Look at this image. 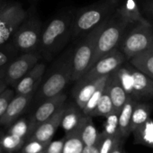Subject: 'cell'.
<instances>
[{
	"label": "cell",
	"mask_w": 153,
	"mask_h": 153,
	"mask_svg": "<svg viewBox=\"0 0 153 153\" xmlns=\"http://www.w3.org/2000/svg\"><path fill=\"white\" fill-rule=\"evenodd\" d=\"M84 143L75 130L66 133L62 153H82Z\"/></svg>",
	"instance_id": "d4e9b609"
},
{
	"label": "cell",
	"mask_w": 153,
	"mask_h": 153,
	"mask_svg": "<svg viewBox=\"0 0 153 153\" xmlns=\"http://www.w3.org/2000/svg\"><path fill=\"white\" fill-rule=\"evenodd\" d=\"M30 127H31V124L30 123L26 121V119H20L12 125V127L9 129L8 133L25 138L26 134L28 133Z\"/></svg>",
	"instance_id": "1f68e13d"
},
{
	"label": "cell",
	"mask_w": 153,
	"mask_h": 153,
	"mask_svg": "<svg viewBox=\"0 0 153 153\" xmlns=\"http://www.w3.org/2000/svg\"><path fill=\"white\" fill-rule=\"evenodd\" d=\"M42 30V22L38 17L25 19L13 33L10 42L19 53L37 52Z\"/></svg>",
	"instance_id": "8992f818"
},
{
	"label": "cell",
	"mask_w": 153,
	"mask_h": 153,
	"mask_svg": "<svg viewBox=\"0 0 153 153\" xmlns=\"http://www.w3.org/2000/svg\"><path fill=\"white\" fill-rule=\"evenodd\" d=\"M39 153H45V150L44 151H42V152H39Z\"/></svg>",
	"instance_id": "7bdbcfd3"
},
{
	"label": "cell",
	"mask_w": 153,
	"mask_h": 153,
	"mask_svg": "<svg viewBox=\"0 0 153 153\" xmlns=\"http://www.w3.org/2000/svg\"><path fill=\"white\" fill-rule=\"evenodd\" d=\"M46 65L44 63H37L30 71H28L23 78L16 84L15 92L16 95L35 94L39 88L42 76L45 73Z\"/></svg>",
	"instance_id": "7c38bea8"
},
{
	"label": "cell",
	"mask_w": 153,
	"mask_h": 153,
	"mask_svg": "<svg viewBox=\"0 0 153 153\" xmlns=\"http://www.w3.org/2000/svg\"><path fill=\"white\" fill-rule=\"evenodd\" d=\"M115 72L128 96L136 101L153 98V80L133 66H120Z\"/></svg>",
	"instance_id": "277c9868"
},
{
	"label": "cell",
	"mask_w": 153,
	"mask_h": 153,
	"mask_svg": "<svg viewBox=\"0 0 153 153\" xmlns=\"http://www.w3.org/2000/svg\"><path fill=\"white\" fill-rule=\"evenodd\" d=\"M16 96V92L14 89L7 88L1 94H0V119L4 115L10 101Z\"/></svg>",
	"instance_id": "d6a6232c"
},
{
	"label": "cell",
	"mask_w": 153,
	"mask_h": 153,
	"mask_svg": "<svg viewBox=\"0 0 153 153\" xmlns=\"http://www.w3.org/2000/svg\"><path fill=\"white\" fill-rule=\"evenodd\" d=\"M7 6V4L6 3H3V2H1V1H0V12H1L3 9H4V7Z\"/></svg>",
	"instance_id": "60d3db41"
},
{
	"label": "cell",
	"mask_w": 153,
	"mask_h": 153,
	"mask_svg": "<svg viewBox=\"0 0 153 153\" xmlns=\"http://www.w3.org/2000/svg\"><path fill=\"white\" fill-rule=\"evenodd\" d=\"M115 13L127 24H149L140 14L135 0H125V2L116 8Z\"/></svg>",
	"instance_id": "d6986e66"
},
{
	"label": "cell",
	"mask_w": 153,
	"mask_h": 153,
	"mask_svg": "<svg viewBox=\"0 0 153 153\" xmlns=\"http://www.w3.org/2000/svg\"><path fill=\"white\" fill-rule=\"evenodd\" d=\"M131 66L140 70L153 80V45L143 52L130 59Z\"/></svg>",
	"instance_id": "44dd1931"
},
{
	"label": "cell",
	"mask_w": 153,
	"mask_h": 153,
	"mask_svg": "<svg viewBox=\"0 0 153 153\" xmlns=\"http://www.w3.org/2000/svg\"><path fill=\"white\" fill-rule=\"evenodd\" d=\"M100 139V137H99ZM99 139L97 143L93 145L84 146L82 153H99Z\"/></svg>",
	"instance_id": "d590c367"
},
{
	"label": "cell",
	"mask_w": 153,
	"mask_h": 153,
	"mask_svg": "<svg viewBox=\"0 0 153 153\" xmlns=\"http://www.w3.org/2000/svg\"><path fill=\"white\" fill-rule=\"evenodd\" d=\"M33 95H16L10 101L4 115L0 119V124L6 126L12 124L28 106Z\"/></svg>",
	"instance_id": "9a60e30c"
},
{
	"label": "cell",
	"mask_w": 153,
	"mask_h": 153,
	"mask_svg": "<svg viewBox=\"0 0 153 153\" xmlns=\"http://www.w3.org/2000/svg\"><path fill=\"white\" fill-rule=\"evenodd\" d=\"M26 16V12L20 4H7L0 12V45L10 41L13 33Z\"/></svg>",
	"instance_id": "9c48e42d"
},
{
	"label": "cell",
	"mask_w": 153,
	"mask_h": 153,
	"mask_svg": "<svg viewBox=\"0 0 153 153\" xmlns=\"http://www.w3.org/2000/svg\"><path fill=\"white\" fill-rule=\"evenodd\" d=\"M6 71H7V66L6 67H3V68H0V82L4 81Z\"/></svg>",
	"instance_id": "74e56055"
},
{
	"label": "cell",
	"mask_w": 153,
	"mask_h": 153,
	"mask_svg": "<svg viewBox=\"0 0 153 153\" xmlns=\"http://www.w3.org/2000/svg\"><path fill=\"white\" fill-rule=\"evenodd\" d=\"M80 110L81 109L79 106L76 107L74 105H66V109L60 123V125L66 133L74 130L79 124L80 119L84 115V114H82L80 113Z\"/></svg>",
	"instance_id": "603a6c76"
},
{
	"label": "cell",
	"mask_w": 153,
	"mask_h": 153,
	"mask_svg": "<svg viewBox=\"0 0 153 153\" xmlns=\"http://www.w3.org/2000/svg\"><path fill=\"white\" fill-rule=\"evenodd\" d=\"M114 112V106H113V103L112 100L110 98L106 85H105V88L95 108V110L93 111L91 117L93 116H105L106 117L108 114H110L111 113Z\"/></svg>",
	"instance_id": "4316f807"
},
{
	"label": "cell",
	"mask_w": 153,
	"mask_h": 153,
	"mask_svg": "<svg viewBox=\"0 0 153 153\" xmlns=\"http://www.w3.org/2000/svg\"><path fill=\"white\" fill-rule=\"evenodd\" d=\"M125 59L126 58L123 51L115 48L99 59L79 80H95L102 76L109 75L123 65Z\"/></svg>",
	"instance_id": "30bf717a"
},
{
	"label": "cell",
	"mask_w": 153,
	"mask_h": 153,
	"mask_svg": "<svg viewBox=\"0 0 153 153\" xmlns=\"http://www.w3.org/2000/svg\"><path fill=\"white\" fill-rule=\"evenodd\" d=\"M64 140H65V138L50 141L45 149V153H62Z\"/></svg>",
	"instance_id": "e575fe53"
},
{
	"label": "cell",
	"mask_w": 153,
	"mask_h": 153,
	"mask_svg": "<svg viewBox=\"0 0 153 153\" xmlns=\"http://www.w3.org/2000/svg\"><path fill=\"white\" fill-rule=\"evenodd\" d=\"M151 111H152V105L150 104L139 103V102L135 104L131 118V125H130L131 132L136 131L150 118Z\"/></svg>",
	"instance_id": "7402d4cb"
},
{
	"label": "cell",
	"mask_w": 153,
	"mask_h": 153,
	"mask_svg": "<svg viewBox=\"0 0 153 153\" xmlns=\"http://www.w3.org/2000/svg\"><path fill=\"white\" fill-rule=\"evenodd\" d=\"M41 56L38 52L21 53L7 66L4 81L7 86L15 87L23 76L30 71L38 62Z\"/></svg>",
	"instance_id": "8fae6325"
},
{
	"label": "cell",
	"mask_w": 153,
	"mask_h": 153,
	"mask_svg": "<svg viewBox=\"0 0 153 153\" xmlns=\"http://www.w3.org/2000/svg\"><path fill=\"white\" fill-rule=\"evenodd\" d=\"M25 138L8 133L3 137H0V146L8 151H15L23 147Z\"/></svg>",
	"instance_id": "f1b7e54d"
},
{
	"label": "cell",
	"mask_w": 153,
	"mask_h": 153,
	"mask_svg": "<svg viewBox=\"0 0 153 153\" xmlns=\"http://www.w3.org/2000/svg\"><path fill=\"white\" fill-rule=\"evenodd\" d=\"M148 10H149L150 13H152V14H153V0H151V1H150V3H149V8H148Z\"/></svg>",
	"instance_id": "ab89813d"
},
{
	"label": "cell",
	"mask_w": 153,
	"mask_h": 153,
	"mask_svg": "<svg viewBox=\"0 0 153 153\" xmlns=\"http://www.w3.org/2000/svg\"><path fill=\"white\" fill-rule=\"evenodd\" d=\"M102 76L95 79V80H78L76 81V84L73 90V95L76 100V104L81 110L84 108L93 93L95 92L96 88H97L98 84L101 81Z\"/></svg>",
	"instance_id": "e0dca14e"
},
{
	"label": "cell",
	"mask_w": 153,
	"mask_h": 153,
	"mask_svg": "<svg viewBox=\"0 0 153 153\" xmlns=\"http://www.w3.org/2000/svg\"><path fill=\"white\" fill-rule=\"evenodd\" d=\"M122 139L121 136L105 135L101 132L99 139V153H110L116 145L122 142Z\"/></svg>",
	"instance_id": "f546056e"
},
{
	"label": "cell",
	"mask_w": 153,
	"mask_h": 153,
	"mask_svg": "<svg viewBox=\"0 0 153 153\" xmlns=\"http://www.w3.org/2000/svg\"><path fill=\"white\" fill-rule=\"evenodd\" d=\"M128 25L129 24L123 21L114 11V13L107 20L105 27L97 37L90 68L103 56L117 48L123 37L124 31Z\"/></svg>",
	"instance_id": "5b68a950"
},
{
	"label": "cell",
	"mask_w": 153,
	"mask_h": 153,
	"mask_svg": "<svg viewBox=\"0 0 153 153\" xmlns=\"http://www.w3.org/2000/svg\"><path fill=\"white\" fill-rule=\"evenodd\" d=\"M2 151H3V149H2L1 146H0V153H2Z\"/></svg>",
	"instance_id": "b9f144b4"
},
{
	"label": "cell",
	"mask_w": 153,
	"mask_h": 153,
	"mask_svg": "<svg viewBox=\"0 0 153 153\" xmlns=\"http://www.w3.org/2000/svg\"><path fill=\"white\" fill-rule=\"evenodd\" d=\"M72 19L73 16L70 14L59 15L51 19L45 28L42 30L37 49V52L41 57L50 60L62 49L71 36Z\"/></svg>",
	"instance_id": "6da1fadb"
},
{
	"label": "cell",
	"mask_w": 153,
	"mask_h": 153,
	"mask_svg": "<svg viewBox=\"0 0 153 153\" xmlns=\"http://www.w3.org/2000/svg\"><path fill=\"white\" fill-rule=\"evenodd\" d=\"M137 102L138 101H136L131 96H128L126 102L124 103L123 106L119 112L118 125H119V132L122 138H127L131 133V129H130L131 118L132 110Z\"/></svg>",
	"instance_id": "ffe728a7"
},
{
	"label": "cell",
	"mask_w": 153,
	"mask_h": 153,
	"mask_svg": "<svg viewBox=\"0 0 153 153\" xmlns=\"http://www.w3.org/2000/svg\"><path fill=\"white\" fill-rule=\"evenodd\" d=\"M66 109V105H62L54 114L49 119L39 124L33 132L32 140H35L43 143H49L54 136L57 129L60 125L63 114Z\"/></svg>",
	"instance_id": "5bb4252c"
},
{
	"label": "cell",
	"mask_w": 153,
	"mask_h": 153,
	"mask_svg": "<svg viewBox=\"0 0 153 153\" xmlns=\"http://www.w3.org/2000/svg\"><path fill=\"white\" fill-rule=\"evenodd\" d=\"M106 88L113 103L114 111L119 113L126 102L128 95L123 88L115 70L109 75L106 82Z\"/></svg>",
	"instance_id": "2e32d148"
},
{
	"label": "cell",
	"mask_w": 153,
	"mask_h": 153,
	"mask_svg": "<svg viewBox=\"0 0 153 153\" xmlns=\"http://www.w3.org/2000/svg\"><path fill=\"white\" fill-rule=\"evenodd\" d=\"M118 116H119V113L114 112V111L106 116V121H105V128L103 131V133L105 135L121 136L119 132Z\"/></svg>",
	"instance_id": "4dcf8cb0"
},
{
	"label": "cell",
	"mask_w": 153,
	"mask_h": 153,
	"mask_svg": "<svg viewBox=\"0 0 153 153\" xmlns=\"http://www.w3.org/2000/svg\"><path fill=\"white\" fill-rule=\"evenodd\" d=\"M153 45V27L150 24H139L122 42V51L127 59Z\"/></svg>",
	"instance_id": "ba28073f"
},
{
	"label": "cell",
	"mask_w": 153,
	"mask_h": 153,
	"mask_svg": "<svg viewBox=\"0 0 153 153\" xmlns=\"http://www.w3.org/2000/svg\"><path fill=\"white\" fill-rule=\"evenodd\" d=\"M110 153H123V147H122V142H120L118 145H116V147Z\"/></svg>",
	"instance_id": "8d00e7d4"
},
{
	"label": "cell",
	"mask_w": 153,
	"mask_h": 153,
	"mask_svg": "<svg viewBox=\"0 0 153 153\" xmlns=\"http://www.w3.org/2000/svg\"><path fill=\"white\" fill-rule=\"evenodd\" d=\"M108 19L86 33L85 37L80 41V42L74 50L73 54L70 56L71 81L79 80L89 69L94 57L97 37L105 27Z\"/></svg>",
	"instance_id": "3957f363"
},
{
	"label": "cell",
	"mask_w": 153,
	"mask_h": 153,
	"mask_svg": "<svg viewBox=\"0 0 153 153\" xmlns=\"http://www.w3.org/2000/svg\"><path fill=\"white\" fill-rule=\"evenodd\" d=\"M66 99L67 95L61 92L54 97L43 100V102L35 111L32 118L30 123L32 128L35 129L39 124H41L42 123L49 119L52 114H54L62 105H65Z\"/></svg>",
	"instance_id": "4fadbf2b"
},
{
	"label": "cell",
	"mask_w": 153,
	"mask_h": 153,
	"mask_svg": "<svg viewBox=\"0 0 153 153\" xmlns=\"http://www.w3.org/2000/svg\"><path fill=\"white\" fill-rule=\"evenodd\" d=\"M134 143L153 148V120L149 119L133 132Z\"/></svg>",
	"instance_id": "cb8c5ba5"
},
{
	"label": "cell",
	"mask_w": 153,
	"mask_h": 153,
	"mask_svg": "<svg viewBox=\"0 0 153 153\" xmlns=\"http://www.w3.org/2000/svg\"><path fill=\"white\" fill-rule=\"evenodd\" d=\"M7 88H8V86L6 84L5 81H2V82H0V94H1Z\"/></svg>",
	"instance_id": "f35d334b"
},
{
	"label": "cell",
	"mask_w": 153,
	"mask_h": 153,
	"mask_svg": "<svg viewBox=\"0 0 153 153\" xmlns=\"http://www.w3.org/2000/svg\"><path fill=\"white\" fill-rule=\"evenodd\" d=\"M49 143H43L35 140H32L24 147V153H39L44 151Z\"/></svg>",
	"instance_id": "836d02e7"
},
{
	"label": "cell",
	"mask_w": 153,
	"mask_h": 153,
	"mask_svg": "<svg viewBox=\"0 0 153 153\" xmlns=\"http://www.w3.org/2000/svg\"><path fill=\"white\" fill-rule=\"evenodd\" d=\"M118 4L119 0H100L80 9L76 16H73L71 36L79 37L96 28L114 13Z\"/></svg>",
	"instance_id": "7a4b0ae2"
},
{
	"label": "cell",
	"mask_w": 153,
	"mask_h": 153,
	"mask_svg": "<svg viewBox=\"0 0 153 153\" xmlns=\"http://www.w3.org/2000/svg\"><path fill=\"white\" fill-rule=\"evenodd\" d=\"M109 75H105V76H102L101 81L98 84L97 88H96L95 92L93 93V95L91 96V97L89 98V100L88 101V103L86 104V105L82 109V113L85 115L91 116L93 111L95 110V108H96V106H97V103H98V101H99V99H100V97H101V96H102V94L105 88V85H106Z\"/></svg>",
	"instance_id": "484cf974"
},
{
	"label": "cell",
	"mask_w": 153,
	"mask_h": 153,
	"mask_svg": "<svg viewBox=\"0 0 153 153\" xmlns=\"http://www.w3.org/2000/svg\"><path fill=\"white\" fill-rule=\"evenodd\" d=\"M74 130L79 135L85 146L93 145L97 143L100 137V133L93 123L91 116L88 115L84 114L80 119L79 124L76 125Z\"/></svg>",
	"instance_id": "ac0fdd59"
},
{
	"label": "cell",
	"mask_w": 153,
	"mask_h": 153,
	"mask_svg": "<svg viewBox=\"0 0 153 153\" xmlns=\"http://www.w3.org/2000/svg\"><path fill=\"white\" fill-rule=\"evenodd\" d=\"M19 54L10 41L0 45V68L7 66Z\"/></svg>",
	"instance_id": "83f0119b"
},
{
	"label": "cell",
	"mask_w": 153,
	"mask_h": 153,
	"mask_svg": "<svg viewBox=\"0 0 153 153\" xmlns=\"http://www.w3.org/2000/svg\"><path fill=\"white\" fill-rule=\"evenodd\" d=\"M71 81V61L70 56L61 58L53 68L52 73L42 85L38 96L41 100H45L62 92Z\"/></svg>",
	"instance_id": "52a82bcc"
}]
</instances>
